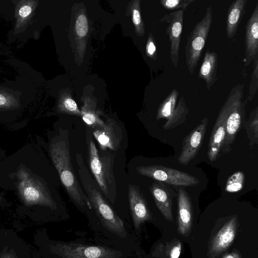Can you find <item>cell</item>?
Listing matches in <instances>:
<instances>
[{
    "instance_id": "1",
    "label": "cell",
    "mask_w": 258,
    "mask_h": 258,
    "mask_svg": "<svg viewBox=\"0 0 258 258\" xmlns=\"http://www.w3.org/2000/svg\"><path fill=\"white\" fill-rule=\"evenodd\" d=\"M67 135L53 142L50 146L52 160L70 199L79 207L92 209V206L76 178L71 161Z\"/></svg>"
},
{
    "instance_id": "2",
    "label": "cell",
    "mask_w": 258,
    "mask_h": 258,
    "mask_svg": "<svg viewBox=\"0 0 258 258\" xmlns=\"http://www.w3.org/2000/svg\"><path fill=\"white\" fill-rule=\"evenodd\" d=\"M86 143L89 165L95 181L104 197L113 204L116 196L113 170L115 155L109 150H99L96 148L89 129L87 130Z\"/></svg>"
},
{
    "instance_id": "3",
    "label": "cell",
    "mask_w": 258,
    "mask_h": 258,
    "mask_svg": "<svg viewBox=\"0 0 258 258\" xmlns=\"http://www.w3.org/2000/svg\"><path fill=\"white\" fill-rule=\"evenodd\" d=\"M244 84H237L230 90L226 100L228 109L226 121V132L221 150V155L228 153L231 146L246 121L245 108L247 101L243 100Z\"/></svg>"
},
{
    "instance_id": "4",
    "label": "cell",
    "mask_w": 258,
    "mask_h": 258,
    "mask_svg": "<svg viewBox=\"0 0 258 258\" xmlns=\"http://www.w3.org/2000/svg\"><path fill=\"white\" fill-rule=\"evenodd\" d=\"M213 21L212 10L209 5L203 18L188 34L185 46V63L190 75L194 74L206 44Z\"/></svg>"
},
{
    "instance_id": "5",
    "label": "cell",
    "mask_w": 258,
    "mask_h": 258,
    "mask_svg": "<svg viewBox=\"0 0 258 258\" xmlns=\"http://www.w3.org/2000/svg\"><path fill=\"white\" fill-rule=\"evenodd\" d=\"M136 170L142 175L175 186H192L200 182L198 178L187 172L163 166H140Z\"/></svg>"
},
{
    "instance_id": "6",
    "label": "cell",
    "mask_w": 258,
    "mask_h": 258,
    "mask_svg": "<svg viewBox=\"0 0 258 258\" xmlns=\"http://www.w3.org/2000/svg\"><path fill=\"white\" fill-rule=\"evenodd\" d=\"M50 248L62 258H115L118 255L117 251L108 247L77 243L58 242Z\"/></svg>"
},
{
    "instance_id": "7",
    "label": "cell",
    "mask_w": 258,
    "mask_h": 258,
    "mask_svg": "<svg viewBox=\"0 0 258 258\" xmlns=\"http://www.w3.org/2000/svg\"><path fill=\"white\" fill-rule=\"evenodd\" d=\"M185 10L173 11L166 14L160 19L167 24L166 33L170 43V57L173 66L176 68L179 60V52L182 32L183 15Z\"/></svg>"
},
{
    "instance_id": "8",
    "label": "cell",
    "mask_w": 258,
    "mask_h": 258,
    "mask_svg": "<svg viewBox=\"0 0 258 258\" xmlns=\"http://www.w3.org/2000/svg\"><path fill=\"white\" fill-rule=\"evenodd\" d=\"M208 122V118H204L201 123L183 139L181 151L178 157L180 164L186 165L196 156L202 145Z\"/></svg>"
},
{
    "instance_id": "9",
    "label": "cell",
    "mask_w": 258,
    "mask_h": 258,
    "mask_svg": "<svg viewBox=\"0 0 258 258\" xmlns=\"http://www.w3.org/2000/svg\"><path fill=\"white\" fill-rule=\"evenodd\" d=\"M228 109V103L226 99L222 105L209 139L207 155L209 160L213 162L221 155V150L226 132V121Z\"/></svg>"
},
{
    "instance_id": "10",
    "label": "cell",
    "mask_w": 258,
    "mask_h": 258,
    "mask_svg": "<svg viewBox=\"0 0 258 258\" xmlns=\"http://www.w3.org/2000/svg\"><path fill=\"white\" fill-rule=\"evenodd\" d=\"M104 123L103 127L92 130V134L101 150L117 151L122 140V130L120 126L112 119L107 120Z\"/></svg>"
},
{
    "instance_id": "11",
    "label": "cell",
    "mask_w": 258,
    "mask_h": 258,
    "mask_svg": "<svg viewBox=\"0 0 258 258\" xmlns=\"http://www.w3.org/2000/svg\"><path fill=\"white\" fill-rule=\"evenodd\" d=\"M128 198L133 223L139 230L141 224L151 219V214L139 187L130 184Z\"/></svg>"
},
{
    "instance_id": "12",
    "label": "cell",
    "mask_w": 258,
    "mask_h": 258,
    "mask_svg": "<svg viewBox=\"0 0 258 258\" xmlns=\"http://www.w3.org/2000/svg\"><path fill=\"white\" fill-rule=\"evenodd\" d=\"M245 58L246 67L248 66L258 54V3L245 25Z\"/></svg>"
},
{
    "instance_id": "13",
    "label": "cell",
    "mask_w": 258,
    "mask_h": 258,
    "mask_svg": "<svg viewBox=\"0 0 258 258\" xmlns=\"http://www.w3.org/2000/svg\"><path fill=\"white\" fill-rule=\"evenodd\" d=\"M177 194L178 230L186 235L190 230L192 220L191 203L190 197L184 188L178 187Z\"/></svg>"
},
{
    "instance_id": "14",
    "label": "cell",
    "mask_w": 258,
    "mask_h": 258,
    "mask_svg": "<svg viewBox=\"0 0 258 258\" xmlns=\"http://www.w3.org/2000/svg\"><path fill=\"white\" fill-rule=\"evenodd\" d=\"M237 218H231L219 231L213 239L210 253L216 255L225 251L233 242L236 232Z\"/></svg>"
},
{
    "instance_id": "15",
    "label": "cell",
    "mask_w": 258,
    "mask_h": 258,
    "mask_svg": "<svg viewBox=\"0 0 258 258\" xmlns=\"http://www.w3.org/2000/svg\"><path fill=\"white\" fill-rule=\"evenodd\" d=\"M151 192L156 206L165 219L173 220L172 212V191L159 181L153 182L150 187Z\"/></svg>"
},
{
    "instance_id": "16",
    "label": "cell",
    "mask_w": 258,
    "mask_h": 258,
    "mask_svg": "<svg viewBox=\"0 0 258 258\" xmlns=\"http://www.w3.org/2000/svg\"><path fill=\"white\" fill-rule=\"evenodd\" d=\"M247 0H235L229 7L226 20V33L228 39L235 36L245 13Z\"/></svg>"
},
{
    "instance_id": "17",
    "label": "cell",
    "mask_w": 258,
    "mask_h": 258,
    "mask_svg": "<svg viewBox=\"0 0 258 258\" xmlns=\"http://www.w3.org/2000/svg\"><path fill=\"white\" fill-rule=\"evenodd\" d=\"M218 56L215 51L208 49L204 54L198 77L204 80L207 90L217 81V70Z\"/></svg>"
},
{
    "instance_id": "18",
    "label": "cell",
    "mask_w": 258,
    "mask_h": 258,
    "mask_svg": "<svg viewBox=\"0 0 258 258\" xmlns=\"http://www.w3.org/2000/svg\"><path fill=\"white\" fill-rule=\"evenodd\" d=\"M178 95L179 92L175 89L170 92L160 104L157 113V120L162 118L167 120L173 115L176 109Z\"/></svg>"
},
{
    "instance_id": "19",
    "label": "cell",
    "mask_w": 258,
    "mask_h": 258,
    "mask_svg": "<svg viewBox=\"0 0 258 258\" xmlns=\"http://www.w3.org/2000/svg\"><path fill=\"white\" fill-rule=\"evenodd\" d=\"M186 102L182 96L178 99L176 106V110L173 115L167 119L163 127L165 130L174 128L183 123L188 113Z\"/></svg>"
},
{
    "instance_id": "20",
    "label": "cell",
    "mask_w": 258,
    "mask_h": 258,
    "mask_svg": "<svg viewBox=\"0 0 258 258\" xmlns=\"http://www.w3.org/2000/svg\"><path fill=\"white\" fill-rule=\"evenodd\" d=\"M244 126L247 138L249 140V146L253 147L258 143V106H256L250 112L248 119Z\"/></svg>"
},
{
    "instance_id": "21",
    "label": "cell",
    "mask_w": 258,
    "mask_h": 258,
    "mask_svg": "<svg viewBox=\"0 0 258 258\" xmlns=\"http://www.w3.org/2000/svg\"><path fill=\"white\" fill-rule=\"evenodd\" d=\"M252 70L251 74L248 95L246 101H251L254 98L258 89V54L253 60Z\"/></svg>"
},
{
    "instance_id": "22",
    "label": "cell",
    "mask_w": 258,
    "mask_h": 258,
    "mask_svg": "<svg viewBox=\"0 0 258 258\" xmlns=\"http://www.w3.org/2000/svg\"><path fill=\"white\" fill-rule=\"evenodd\" d=\"M244 175L241 171H237L228 179L225 190L230 192H237L241 190L243 186Z\"/></svg>"
},
{
    "instance_id": "23",
    "label": "cell",
    "mask_w": 258,
    "mask_h": 258,
    "mask_svg": "<svg viewBox=\"0 0 258 258\" xmlns=\"http://www.w3.org/2000/svg\"><path fill=\"white\" fill-rule=\"evenodd\" d=\"M195 0H162L159 3L162 7L168 10L174 11L183 10L186 8Z\"/></svg>"
},
{
    "instance_id": "24",
    "label": "cell",
    "mask_w": 258,
    "mask_h": 258,
    "mask_svg": "<svg viewBox=\"0 0 258 258\" xmlns=\"http://www.w3.org/2000/svg\"><path fill=\"white\" fill-rule=\"evenodd\" d=\"M181 250V242L179 240L173 241L167 246L166 258H178Z\"/></svg>"
},
{
    "instance_id": "25",
    "label": "cell",
    "mask_w": 258,
    "mask_h": 258,
    "mask_svg": "<svg viewBox=\"0 0 258 258\" xmlns=\"http://www.w3.org/2000/svg\"><path fill=\"white\" fill-rule=\"evenodd\" d=\"M76 31L80 36H84L88 30V22L86 17L83 15H80L76 23Z\"/></svg>"
},
{
    "instance_id": "26",
    "label": "cell",
    "mask_w": 258,
    "mask_h": 258,
    "mask_svg": "<svg viewBox=\"0 0 258 258\" xmlns=\"http://www.w3.org/2000/svg\"><path fill=\"white\" fill-rule=\"evenodd\" d=\"M63 107L62 110L69 112V113L78 115H81V112L78 109L76 103L71 98H67L64 100Z\"/></svg>"
},
{
    "instance_id": "27",
    "label": "cell",
    "mask_w": 258,
    "mask_h": 258,
    "mask_svg": "<svg viewBox=\"0 0 258 258\" xmlns=\"http://www.w3.org/2000/svg\"><path fill=\"white\" fill-rule=\"evenodd\" d=\"M147 53L148 55L154 59L157 58V50L154 40L152 36H150L147 45Z\"/></svg>"
},
{
    "instance_id": "28",
    "label": "cell",
    "mask_w": 258,
    "mask_h": 258,
    "mask_svg": "<svg viewBox=\"0 0 258 258\" xmlns=\"http://www.w3.org/2000/svg\"><path fill=\"white\" fill-rule=\"evenodd\" d=\"M32 12V7L28 5L23 6L19 10V15L22 18L28 17Z\"/></svg>"
},
{
    "instance_id": "29",
    "label": "cell",
    "mask_w": 258,
    "mask_h": 258,
    "mask_svg": "<svg viewBox=\"0 0 258 258\" xmlns=\"http://www.w3.org/2000/svg\"><path fill=\"white\" fill-rule=\"evenodd\" d=\"M133 20L134 23L138 26L141 22V17L140 11L137 9H134L133 11Z\"/></svg>"
},
{
    "instance_id": "30",
    "label": "cell",
    "mask_w": 258,
    "mask_h": 258,
    "mask_svg": "<svg viewBox=\"0 0 258 258\" xmlns=\"http://www.w3.org/2000/svg\"><path fill=\"white\" fill-rule=\"evenodd\" d=\"M11 98L0 93V106H7L11 103Z\"/></svg>"
},
{
    "instance_id": "31",
    "label": "cell",
    "mask_w": 258,
    "mask_h": 258,
    "mask_svg": "<svg viewBox=\"0 0 258 258\" xmlns=\"http://www.w3.org/2000/svg\"><path fill=\"white\" fill-rule=\"evenodd\" d=\"M222 258H241L239 254L236 252H232L224 255Z\"/></svg>"
},
{
    "instance_id": "32",
    "label": "cell",
    "mask_w": 258,
    "mask_h": 258,
    "mask_svg": "<svg viewBox=\"0 0 258 258\" xmlns=\"http://www.w3.org/2000/svg\"><path fill=\"white\" fill-rule=\"evenodd\" d=\"M1 258H12V257L11 256V255L9 253H7V254H3L1 256Z\"/></svg>"
}]
</instances>
